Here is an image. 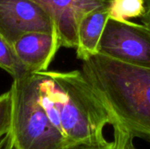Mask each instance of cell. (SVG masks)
Instances as JSON below:
<instances>
[{"label": "cell", "instance_id": "obj_1", "mask_svg": "<svg viewBox=\"0 0 150 149\" xmlns=\"http://www.w3.org/2000/svg\"><path fill=\"white\" fill-rule=\"evenodd\" d=\"M82 73L112 119L134 139L150 142V69L97 54Z\"/></svg>", "mask_w": 150, "mask_h": 149}, {"label": "cell", "instance_id": "obj_2", "mask_svg": "<svg viewBox=\"0 0 150 149\" xmlns=\"http://www.w3.org/2000/svg\"><path fill=\"white\" fill-rule=\"evenodd\" d=\"M40 73L69 145L107 142L104 129L107 125H112V119L82 71Z\"/></svg>", "mask_w": 150, "mask_h": 149}, {"label": "cell", "instance_id": "obj_3", "mask_svg": "<svg viewBox=\"0 0 150 149\" xmlns=\"http://www.w3.org/2000/svg\"><path fill=\"white\" fill-rule=\"evenodd\" d=\"M40 73H25L13 79L11 128L15 149H65L64 136L51 123L39 100Z\"/></svg>", "mask_w": 150, "mask_h": 149}, {"label": "cell", "instance_id": "obj_4", "mask_svg": "<svg viewBox=\"0 0 150 149\" xmlns=\"http://www.w3.org/2000/svg\"><path fill=\"white\" fill-rule=\"evenodd\" d=\"M98 54L150 69V29L130 20L117 21L109 18Z\"/></svg>", "mask_w": 150, "mask_h": 149}, {"label": "cell", "instance_id": "obj_5", "mask_svg": "<svg viewBox=\"0 0 150 149\" xmlns=\"http://www.w3.org/2000/svg\"><path fill=\"white\" fill-rule=\"evenodd\" d=\"M33 32H56L50 15L33 0H0V35L12 46Z\"/></svg>", "mask_w": 150, "mask_h": 149}, {"label": "cell", "instance_id": "obj_6", "mask_svg": "<svg viewBox=\"0 0 150 149\" xmlns=\"http://www.w3.org/2000/svg\"><path fill=\"white\" fill-rule=\"evenodd\" d=\"M52 18L61 47L76 48L82 18L93 11L109 9L113 0H33Z\"/></svg>", "mask_w": 150, "mask_h": 149}, {"label": "cell", "instance_id": "obj_7", "mask_svg": "<svg viewBox=\"0 0 150 149\" xmlns=\"http://www.w3.org/2000/svg\"><path fill=\"white\" fill-rule=\"evenodd\" d=\"M11 47L26 73H40L47 71L61 44L56 32H33L21 36Z\"/></svg>", "mask_w": 150, "mask_h": 149}, {"label": "cell", "instance_id": "obj_8", "mask_svg": "<svg viewBox=\"0 0 150 149\" xmlns=\"http://www.w3.org/2000/svg\"><path fill=\"white\" fill-rule=\"evenodd\" d=\"M109 9H100L85 14L77 28L76 56L83 61L98 54V45L110 18Z\"/></svg>", "mask_w": 150, "mask_h": 149}, {"label": "cell", "instance_id": "obj_9", "mask_svg": "<svg viewBox=\"0 0 150 149\" xmlns=\"http://www.w3.org/2000/svg\"><path fill=\"white\" fill-rule=\"evenodd\" d=\"M145 10V0H113L109 11L110 18L117 21L141 18Z\"/></svg>", "mask_w": 150, "mask_h": 149}, {"label": "cell", "instance_id": "obj_10", "mask_svg": "<svg viewBox=\"0 0 150 149\" xmlns=\"http://www.w3.org/2000/svg\"><path fill=\"white\" fill-rule=\"evenodd\" d=\"M0 68L16 79L25 73V69L18 62L12 47L0 35Z\"/></svg>", "mask_w": 150, "mask_h": 149}, {"label": "cell", "instance_id": "obj_11", "mask_svg": "<svg viewBox=\"0 0 150 149\" xmlns=\"http://www.w3.org/2000/svg\"><path fill=\"white\" fill-rule=\"evenodd\" d=\"M11 92L9 90L0 96V141L11 132Z\"/></svg>", "mask_w": 150, "mask_h": 149}, {"label": "cell", "instance_id": "obj_12", "mask_svg": "<svg viewBox=\"0 0 150 149\" xmlns=\"http://www.w3.org/2000/svg\"><path fill=\"white\" fill-rule=\"evenodd\" d=\"M65 149H114V141H107L105 143L88 145V144H76L70 145Z\"/></svg>", "mask_w": 150, "mask_h": 149}, {"label": "cell", "instance_id": "obj_13", "mask_svg": "<svg viewBox=\"0 0 150 149\" xmlns=\"http://www.w3.org/2000/svg\"><path fill=\"white\" fill-rule=\"evenodd\" d=\"M113 141H114V149H123V141L125 136V131L119 126L113 125Z\"/></svg>", "mask_w": 150, "mask_h": 149}, {"label": "cell", "instance_id": "obj_14", "mask_svg": "<svg viewBox=\"0 0 150 149\" xmlns=\"http://www.w3.org/2000/svg\"><path fill=\"white\" fill-rule=\"evenodd\" d=\"M0 149H14L13 138L11 132L0 141Z\"/></svg>", "mask_w": 150, "mask_h": 149}, {"label": "cell", "instance_id": "obj_15", "mask_svg": "<svg viewBox=\"0 0 150 149\" xmlns=\"http://www.w3.org/2000/svg\"><path fill=\"white\" fill-rule=\"evenodd\" d=\"M145 13L141 18L142 24L150 29V0H145Z\"/></svg>", "mask_w": 150, "mask_h": 149}, {"label": "cell", "instance_id": "obj_16", "mask_svg": "<svg viewBox=\"0 0 150 149\" xmlns=\"http://www.w3.org/2000/svg\"><path fill=\"white\" fill-rule=\"evenodd\" d=\"M123 149H136L134 144V138L125 132L124 141H123Z\"/></svg>", "mask_w": 150, "mask_h": 149}, {"label": "cell", "instance_id": "obj_17", "mask_svg": "<svg viewBox=\"0 0 150 149\" xmlns=\"http://www.w3.org/2000/svg\"><path fill=\"white\" fill-rule=\"evenodd\" d=\"M14 149H15V148H14Z\"/></svg>", "mask_w": 150, "mask_h": 149}]
</instances>
